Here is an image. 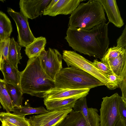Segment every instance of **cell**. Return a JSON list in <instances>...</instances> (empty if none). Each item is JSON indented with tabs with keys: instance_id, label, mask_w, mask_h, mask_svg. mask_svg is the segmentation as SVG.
<instances>
[{
	"instance_id": "cell-1",
	"label": "cell",
	"mask_w": 126,
	"mask_h": 126,
	"mask_svg": "<svg viewBox=\"0 0 126 126\" xmlns=\"http://www.w3.org/2000/svg\"><path fill=\"white\" fill-rule=\"evenodd\" d=\"M109 23H102L89 30L68 27L65 39L75 51L101 59L110 45Z\"/></svg>"
},
{
	"instance_id": "cell-2",
	"label": "cell",
	"mask_w": 126,
	"mask_h": 126,
	"mask_svg": "<svg viewBox=\"0 0 126 126\" xmlns=\"http://www.w3.org/2000/svg\"><path fill=\"white\" fill-rule=\"evenodd\" d=\"M55 86L54 81L42 67L38 57L29 59L25 69L20 72L19 87L23 94L43 98Z\"/></svg>"
},
{
	"instance_id": "cell-3",
	"label": "cell",
	"mask_w": 126,
	"mask_h": 126,
	"mask_svg": "<svg viewBox=\"0 0 126 126\" xmlns=\"http://www.w3.org/2000/svg\"><path fill=\"white\" fill-rule=\"evenodd\" d=\"M68 26L89 30L106 23L105 11L98 0H90L80 3L71 14Z\"/></svg>"
},
{
	"instance_id": "cell-4",
	"label": "cell",
	"mask_w": 126,
	"mask_h": 126,
	"mask_svg": "<svg viewBox=\"0 0 126 126\" xmlns=\"http://www.w3.org/2000/svg\"><path fill=\"white\" fill-rule=\"evenodd\" d=\"M54 82L56 87L71 89H91L104 85L88 73L71 67L63 68L57 74Z\"/></svg>"
},
{
	"instance_id": "cell-5",
	"label": "cell",
	"mask_w": 126,
	"mask_h": 126,
	"mask_svg": "<svg viewBox=\"0 0 126 126\" xmlns=\"http://www.w3.org/2000/svg\"><path fill=\"white\" fill-rule=\"evenodd\" d=\"M62 57L68 67L82 70L93 76L103 83L109 89H115L118 87L111 83L108 75L104 74L95 67L90 61L73 51L64 50Z\"/></svg>"
},
{
	"instance_id": "cell-6",
	"label": "cell",
	"mask_w": 126,
	"mask_h": 126,
	"mask_svg": "<svg viewBox=\"0 0 126 126\" xmlns=\"http://www.w3.org/2000/svg\"><path fill=\"white\" fill-rule=\"evenodd\" d=\"M119 96L116 93L102 98L100 109V126H115L121 118L118 110Z\"/></svg>"
},
{
	"instance_id": "cell-7",
	"label": "cell",
	"mask_w": 126,
	"mask_h": 126,
	"mask_svg": "<svg viewBox=\"0 0 126 126\" xmlns=\"http://www.w3.org/2000/svg\"><path fill=\"white\" fill-rule=\"evenodd\" d=\"M38 57L43 70L54 81L57 74L63 68L61 54L58 50L49 48L47 51L44 49Z\"/></svg>"
},
{
	"instance_id": "cell-8",
	"label": "cell",
	"mask_w": 126,
	"mask_h": 126,
	"mask_svg": "<svg viewBox=\"0 0 126 126\" xmlns=\"http://www.w3.org/2000/svg\"><path fill=\"white\" fill-rule=\"evenodd\" d=\"M7 12L15 21L18 33V42L21 47H26L34 40L35 37L29 26L28 19L21 12L8 8Z\"/></svg>"
},
{
	"instance_id": "cell-9",
	"label": "cell",
	"mask_w": 126,
	"mask_h": 126,
	"mask_svg": "<svg viewBox=\"0 0 126 126\" xmlns=\"http://www.w3.org/2000/svg\"><path fill=\"white\" fill-rule=\"evenodd\" d=\"M73 110L72 109L69 108L49 111L30 116L26 120L30 126H57Z\"/></svg>"
},
{
	"instance_id": "cell-10",
	"label": "cell",
	"mask_w": 126,
	"mask_h": 126,
	"mask_svg": "<svg viewBox=\"0 0 126 126\" xmlns=\"http://www.w3.org/2000/svg\"><path fill=\"white\" fill-rule=\"evenodd\" d=\"M51 0H20V12L28 19H35L43 14Z\"/></svg>"
},
{
	"instance_id": "cell-11",
	"label": "cell",
	"mask_w": 126,
	"mask_h": 126,
	"mask_svg": "<svg viewBox=\"0 0 126 126\" xmlns=\"http://www.w3.org/2000/svg\"><path fill=\"white\" fill-rule=\"evenodd\" d=\"M89 89H71L55 86L45 94L46 100L61 99L70 98H81L86 97L88 94Z\"/></svg>"
},
{
	"instance_id": "cell-12",
	"label": "cell",
	"mask_w": 126,
	"mask_h": 126,
	"mask_svg": "<svg viewBox=\"0 0 126 126\" xmlns=\"http://www.w3.org/2000/svg\"><path fill=\"white\" fill-rule=\"evenodd\" d=\"M73 110L80 112L91 126H100L99 115L96 108H88L86 97L78 99L73 108Z\"/></svg>"
},
{
	"instance_id": "cell-13",
	"label": "cell",
	"mask_w": 126,
	"mask_h": 126,
	"mask_svg": "<svg viewBox=\"0 0 126 126\" xmlns=\"http://www.w3.org/2000/svg\"><path fill=\"white\" fill-rule=\"evenodd\" d=\"M83 0H58L55 4L43 15L54 16L62 14H71Z\"/></svg>"
},
{
	"instance_id": "cell-14",
	"label": "cell",
	"mask_w": 126,
	"mask_h": 126,
	"mask_svg": "<svg viewBox=\"0 0 126 126\" xmlns=\"http://www.w3.org/2000/svg\"><path fill=\"white\" fill-rule=\"evenodd\" d=\"M106 12L109 22L116 27L121 28L124 24L116 0H98Z\"/></svg>"
},
{
	"instance_id": "cell-15",
	"label": "cell",
	"mask_w": 126,
	"mask_h": 126,
	"mask_svg": "<svg viewBox=\"0 0 126 126\" xmlns=\"http://www.w3.org/2000/svg\"><path fill=\"white\" fill-rule=\"evenodd\" d=\"M0 70L4 77L5 82L19 87L20 72L18 68L15 67L8 61H4L1 63Z\"/></svg>"
},
{
	"instance_id": "cell-16",
	"label": "cell",
	"mask_w": 126,
	"mask_h": 126,
	"mask_svg": "<svg viewBox=\"0 0 126 126\" xmlns=\"http://www.w3.org/2000/svg\"><path fill=\"white\" fill-rule=\"evenodd\" d=\"M113 74L126 80V51L118 57L105 63Z\"/></svg>"
},
{
	"instance_id": "cell-17",
	"label": "cell",
	"mask_w": 126,
	"mask_h": 126,
	"mask_svg": "<svg viewBox=\"0 0 126 126\" xmlns=\"http://www.w3.org/2000/svg\"><path fill=\"white\" fill-rule=\"evenodd\" d=\"M79 98H70L53 100L44 99V104L47 110L72 109L77 101Z\"/></svg>"
},
{
	"instance_id": "cell-18",
	"label": "cell",
	"mask_w": 126,
	"mask_h": 126,
	"mask_svg": "<svg viewBox=\"0 0 126 126\" xmlns=\"http://www.w3.org/2000/svg\"><path fill=\"white\" fill-rule=\"evenodd\" d=\"M57 126H91L80 112L71 111Z\"/></svg>"
},
{
	"instance_id": "cell-19",
	"label": "cell",
	"mask_w": 126,
	"mask_h": 126,
	"mask_svg": "<svg viewBox=\"0 0 126 126\" xmlns=\"http://www.w3.org/2000/svg\"><path fill=\"white\" fill-rule=\"evenodd\" d=\"M46 43V39L45 37L40 36L36 38L33 42L25 47V54L29 59L38 57L45 49Z\"/></svg>"
},
{
	"instance_id": "cell-20",
	"label": "cell",
	"mask_w": 126,
	"mask_h": 126,
	"mask_svg": "<svg viewBox=\"0 0 126 126\" xmlns=\"http://www.w3.org/2000/svg\"><path fill=\"white\" fill-rule=\"evenodd\" d=\"M21 47L13 37L10 38L8 55V61L11 65L17 68L18 64L20 63L22 58L20 52Z\"/></svg>"
},
{
	"instance_id": "cell-21",
	"label": "cell",
	"mask_w": 126,
	"mask_h": 126,
	"mask_svg": "<svg viewBox=\"0 0 126 126\" xmlns=\"http://www.w3.org/2000/svg\"><path fill=\"white\" fill-rule=\"evenodd\" d=\"M25 116L5 112H0V121L9 122L17 126H30Z\"/></svg>"
},
{
	"instance_id": "cell-22",
	"label": "cell",
	"mask_w": 126,
	"mask_h": 126,
	"mask_svg": "<svg viewBox=\"0 0 126 126\" xmlns=\"http://www.w3.org/2000/svg\"><path fill=\"white\" fill-rule=\"evenodd\" d=\"M0 103L6 112H10L15 107L6 88L4 81L0 79Z\"/></svg>"
},
{
	"instance_id": "cell-23",
	"label": "cell",
	"mask_w": 126,
	"mask_h": 126,
	"mask_svg": "<svg viewBox=\"0 0 126 126\" xmlns=\"http://www.w3.org/2000/svg\"><path fill=\"white\" fill-rule=\"evenodd\" d=\"M12 31L11 21L7 16L0 11V36L1 41L10 38Z\"/></svg>"
},
{
	"instance_id": "cell-24",
	"label": "cell",
	"mask_w": 126,
	"mask_h": 126,
	"mask_svg": "<svg viewBox=\"0 0 126 126\" xmlns=\"http://www.w3.org/2000/svg\"><path fill=\"white\" fill-rule=\"evenodd\" d=\"M48 111L42 106L35 108L32 107L27 103L24 106L15 107L11 110V111L13 112V113L14 114L23 116L34 114H43Z\"/></svg>"
},
{
	"instance_id": "cell-25",
	"label": "cell",
	"mask_w": 126,
	"mask_h": 126,
	"mask_svg": "<svg viewBox=\"0 0 126 126\" xmlns=\"http://www.w3.org/2000/svg\"><path fill=\"white\" fill-rule=\"evenodd\" d=\"M5 83L6 88L15 107L22 106L23 94L19 87L7 83L5 82Z\"/></svg>"
},
{
	"instance_id": "cell-26",
	"label": "cell",
	"mask_w": 126,
	"mask_h": 126,
	"mask_svg": "<svg viewBox=\"0 0 126 126\" xmlns=\"http://www.w3.org/2000/svg\"><path fill=\"white\" fill-rule=\"evenodd\" d=\"M126 51V48L117 46L108 48L103 57L101 59L105 64L118 57L121 53Z\"/></svg>"
},
{
	"instance_id": "cell-27",
	"label": "cell",
	"mask_w": 126,
	"mask_h": 126,
	"mask_svg": "<svg viewBox=\"0 0 126 126\" xmlns=\"http://www.w3.org/2000/svg\"><path fill=\"white\" fill-rule=\"evenodd\" d=\"M10 38L2 41L0 43V54L1 63L3 61H8V55Z\"/></svg>"
},
{
	"instance_id": "cell-28",
	"label": "cell",
	"mask_w": 126,
	"mask_h": 126,
	"mask_svg": "<svg viewBox=\"0 0 126 126\" xmlns=\"http://www.w3.org/2000/svg\"><path fill=\"white\" fill-rule=\"evenodd\" d=\"M90 63L95 67L103 73L108 75L113 74L111 71L107 66L101 62L97 59H94L93 62L90 61Z\"/></svg>"
},
{
	"instance_id": "cell-29",
	"label": "cell",
	"mask_w": 126,
	"mask_h": 126,
	"mask_svg": "<svg viewBox=\"0 0 126 126\" xmlns=\"http://www.w3.org/2000/svg\"><path fill=\"white\" fill-rule=\"evenodd\" d=\"M118 110L121 117L126 121V102L119 95L118 100Z\"/></svg>"
},
{
	"instance_id": "cell-30",
	"label": "cell",
	"mask_w": 126,
	"mask_h": 126,
	"mask_svg": "<svg viewBox=\"0 0 126 126\" xmlns=\"http://www.w3.org/2000/svg\"><path fill=\"white\" fill-rule=\"evenodd\" d=\"M117 46L126 48V25L121 35L117 40Z\"/></svg>"
},
{
	"instance_id": "cell-31",
	"label": "cell",
	"mask_w": 126,
	"mask_h": 126,
	"mask_svg": "<svg viewBox=\"0 0 126 126\" xmlns=\"http://www.w3.org/2000/svg\"><path fill=\"white\" fill-rule=\"evenodd\" d=\"M58 0H52L46 8L45 11H47L52 8L57 2Z\"/></svg>"
},
{
	"instance_id": "cell-32",
	"label": "cell",
	"mask_w": 126,
	"mask_h": 126,
	"mask_svg": "<svg viewBox=\"0 0 126 126\" xmlns=\"http://www.w3.org/2000/svg\"><path fill=\"white\" fill-rule=\"evenodd\" d=\"M115 126H126V121L121 118Z\"/></svg>"
},
{
	"instance_id": "cell-33",
	"label": "cell",
	"mask_w": 126,
	"mask_h": 126,
	"mask_svg": "<svg viewBox=\"0 0 126 126\" xmlns=\"http://www.w3.org/2000/svg\"><path fill=\"white\" fill-rule=\"evenodd\" d=\"M2 126H17L10 123L3 121L1 122Z\"/></svg>"
},
{
	"instance_id": "cell-34",
	"label": "cell",
	"mask_w": 126,
	"mask_h": 126,
	"mask_svg": "<svg viewBox=\"0 0 126 126\" xmlns=\"http://www.w3.org/2000/svg\"><path fill=\"white\" fill-rule=\"evenodd\" d=\"M1 56L0 54V70L1 69Z\"/></svg>"
},
{
	"instance_id": "cell-35",
	"label": "cell",
	"mask_w": 126,
	"mask_h": 126,
	"mask_svg": "<svg viewBox=\"0 0 126 126\" xmlns=\"http://www.w3.org/2000/svg\"><path fill=\"white\" fill-rule=\"evenodd\" d=\"M1 37H0V43L1 42Z\"/></svg>"
},
{
	"instance_id": "cell-36",
	"label": "cell",
	"mask_w": 126,
	"mask_h": 126,
	"mask_svg": "<svg viewBox=\"0 0 126 126\" xmlns=\"http://www.w3.org/2000/svg\"><path fill=\"white\" fill-rule=\"evenodd\" d=\"M1 105L0 104V109H1Z\"/></svg>"
},
{
	"instance_id": "cell-37",
	"label": "cell",
	"mask_w": 126,
	"mask_h": 126,
	"mask_svg": "<svg viewBox=\"0 0 126 126\" xmlns=\"http://www.w3.org/2000/svg\"></svg>"
}]
</instances>
